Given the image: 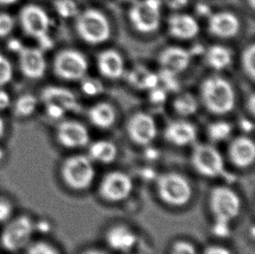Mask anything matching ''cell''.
<instances>
[{"mask_svg": "<svg viewBox=\"0 0 255 254\" xmlns=\"http://www.w3.org/2000/svg\"><path fill=\"white\" fill-rule=\"evenodd\" d=\"M36 231L34 221L28 215L12 217L0 234V246L10 253L24 251L31 243Z\"/></svg>", "mask_w": 255, "mask_h": 254, "instance_id": "3957f363", "label": "cell"}, {"mask_svg": "<svg viewBox=\"0 0 255 254\" xmlns=\"http://www.w3.org/2000/svg\"><path fill=\"white\" fill-rule=\"evenodd\" d=\"M99 72L105 78L117 79L124 73V59L115 50H106L100 52L97 59Z\"/></svg>", "mask_w": 255, "mask_h": 254, "instance_id": "7402d4cb", "label": "cell"}, {"mask_svg": "<svg viewBox=\"0 0 255 254\" xmlns=\"http://www.w3.org/2000/svg\"><path fill=\"white\" fill-rule=\"evenodd\" d=\"M172 107L176 114L182 117H189L196 114L199 104L193 94L185 93L176 97L175 100H173Z\"/></svg>", "mask_w": 255, "mask_h": 254, "instance_id": "83f0119b", "label": "cell"}, {"mask_svg": "<svg viewBox=\"0 0 255 254\" xmlns=\"http://www.w3.org/2000/svg\"><path fill=\"white\" fill-rule=\"evenodd\" d=\"M228 155L234 165L247 168L252 165L255 158V142L247 136H240L232 141Z\"/></svg>", "mask_w": 255, "mask_h": 254, "instance_id": "e0dca14e", "label": "cell"}, {"mask_svg": "<svg viewBox=\"0 0 255 254\" xmlns=\"http://www.w3.org/2000/svg\"><path fill=\"white\" fill-rule=\"evenodd\" d=\"M122 1H124V2H134L135 0H122Z\"/></svg>", "mask_w": 255, "mask_h": 254, "instance_id": "db71d44e", "label": "cell"}, {"mask_svg": "<svg viewBox=\"0 0 255 254\" xmlns=\"http://www.w3.org/2000/svg\"><path fill=\"white\" fill-rule=\"evenodd\" d=\"M13 78V68L7 57L0 53V87L8 85Z\"/></svg>", "mask_w": 255, "mask_h": 254, "instance_id": "d6a6232c", "label": "cell"}, {"mask_svg": "<svg viewBox=\"0 0 255 254\" xmlns=\"http://www.w3.org/2000/svg\"><path fill=\"white\" fill-rule=\"evenodd\" d=\"M88 70V62L83 53L66 49L59 52L53 60V71L59 79L77 81L84 79Z\"/></svg>", "mask_w": 255, "mask_h": 254, "instance_id": "30bf717a", "label": "cell"}, {"mask_svg": "<svg viewBox=\"0 0 255 254\" xmlns=\"http://www.w3.org/2000/svg\"><path fill=\"white\" fill-rule=\"evenodd\" d=\"M53 6L56 12L63 18L77 17L80 13L78 4L74 0H54Z\"/></svg>", "mask_w": 255, "mask_h": 254, "instance_id": "f546056e", "label": "cell"}, {"mask_svg": "<svg viewBox=\"0 0 255 254\" xmlns=\"http://www.w3.org/2000/svg\"><path fill=\"white\" fill-rule=\"evenodd\" d=\"M249 5L252 10H255V0H248Z\"/></svg>", "mask_w": 255, "mask_h": 254, "instance_id": "f5cc1de1", "label": "cell"}, {"mask_svg": "<svg viewBox=\"0 0 255 254\" xmlns=\"http://www.w3.org/2000/svg\"><path fill=\"white\" fill-rule=\"evenodd\" d=\"M233 59L231 50L221 45H212L206 52V61L211 68L221 71L230 65Z\"/></svg>", "mask_w": 255, "mask_h": 254, "instance_id": "484cf974", "label": "cell"}, {"mask_svg": "<svg viewBox=\"0 0 255 254\" xmlns=\"http://www.w3.org/2000/svg\"><path fill=\"white\" fill-rule=\"evenodd\" d=\"M232 131L231 125L226 121H216L207 127V135L214 142L227 140L231 136Z\"/></svg>", "mask_w": 255, "mask_h": 254, "instance_id": "f1b7e54d", "label": "cell"}, {"mask_svg": "<svg viewBox=\"0 0 255 254\" xmlns=\"http://www.w3.org/2000/svg\"><path fill=\"white\" fill-rule=\"evenodd\" d=\"M15 21L12 16L6 12H0V38H6L12 32Z\"/></svg>", "mask_w": 255, "mask_h": 254, "instance_id": "e575fe53", "label": "cell"}, {"mask_svg": "<svg viewBox=\"0 0 255 254\" xmlns=\"http://www.w3.org/2000/svg\"><path fill=\"white\" fill-rule=\"evenodd\" d=\"M247 109L249 111V114L252 116H255V96L254 93H252L249 97V100L247 101Z\"/></svg>", "mask_w": 255, "mask_h": 254, "instance_id": "bcb514c9", "label": "cell"}, {"mask_svg": "<svg viewBox=\"0 0 255 254\" xmlns=\"http://www.w3.org/2000/svg\"><path fill=\"white\" fill-rule=\"evenodd\" d=\"M191 162L198 173L207 178L220 177L225 172L223 157L212 144H196L192 151Z\"/></svg>", "mask_w": 255, "mask_h": 254, "instance_id": "9c48e42d", "label": "cell"}, {"mask_svg": "<svg viewBox=\"0 0 255 254\" xmlns=\"http://www.w3.org/2000/svg\"><path fill=\"white\" fill-rule=\"evenodd\" d=\"M75 26L80 38L90 45H100L110 38V23L97 9L89 8L78 14Z\"/></svg>", "mask_w": 255, "mask_h": 254, "instance_id": "5b68a950", "label": "cell"}, {"mask_svg": "<svg viewBox=\"0 0 255 254\" xmlns=\"http://www.w3.org/2000/svg\"><path fill=\"white\" fill-rule=\"evenodd\" d=\"M177 75L173 72L163 70L161 69L160 73H159V79L163 82L165 86V90H170V91H177L179 88V80L177 79Z\"/></svg>", "mask_w": 255, "mask_h": 254, "instance_id": "d590c367", "label": "cell"}, {"mask_svg": "<svg viewBox=\"0 0 255 254\" xmlns=\"http://www.w3.org/2000/svg\"><path fill=\"white\" fill-rule=\"evenodd\" d=\"M168 31L172 37L187 40L196 37L200 31V24L188 14H173L168 19Z\"/></svg>", "mask_w": 255, "mask_h": 254, "instance_id": "44dd1931", "label": "cell"}, {"mask_svg": "<svg viewBox=\"0 0 255 254\" xmlns=\"http://www.w3.org/2000/svg\"><path fill=\"white\" fill-rule=\"evenodd\" d=\"M11 105V100L9 93L5 90L0 87V111L8 109Z\"/></svg>", "mask_w": 255, "mask_h": 254, "instance_id": "b9f144b4", "label": "cell"}, {"mask_svg": "<svg viewBox=\"0 0 255 254\" xmlns=\"http://www.w3.org/2000/svg\"><path fill=\"white\" fill-rule=\"evenodd\" d=\"M2 156H3V151L0 150V158H2Z\"/></svg>", "mask_w": 255, "mask_h": 254, "instance_id": "11a10c76", "label": "cell"}, {"mask_svg": "<svg viewBox=\"0 0 255 254\" xmlns=\"http://www.w3.org/2000/svg\"><path fill=\"white\" fill-rule=\"evenodd\" d=\"M88 118L94 127L108 129L116 121V112L111 104L100 102L90 108Z\"/></svg>", "mask_w": 255, "mask_h": 254, "instance_id": "603a6c76", "label": "cell"}, {"mask_svg": "<svg viewBox=\"0 0 255 254\" xmlns=\"http://www.w3.org/2000/svg\"><path fill=\"white\" fill-rule=\"evenodd\" d=\"M127 130L128 136L135 144L148 145L157 136V125L151 115L137 113L129 119Z\"/></svg>", "mask_w": 255, "mask_h": 254, "instance_id": "7c38bea8", "label": "cell"}, {"mask_svg": "<svg viewBox=\"0 0 255 254\" xmlns=\"http://www.w3.org/2000/svg\"><path fill=\"white\" fill-rule=\"evenodd\" d=\"M166 6L172 10H179L187 5L189 0H164Z\"/></svg>", "mask_w": 255, "mask_h": 254, "instance_id": "ee69618b", "label": "cell"}, {"mask_svg": "<svg viewBox=\"0 0 255 254\" xmlns=\"http://www.w3.org/2000/svg\"><path fill=\"white\" fill-rule=\"evenodd\" d=\"M133 184L131 177L126 172L114 171L107 173L99 187L100 194L109 202H121L131 194Z\"/></svg>", "mask_w": 255, "mask_h": 254, "instance_id": "8fae6325", "label": "cell"}, {"mask_svg": "<svg viewBox=\"0 0 255 254\" xmlns=\"http://www.w3.org/2000/svg\"><path fill=\"white\" fill-rule=\"evenodd\" d=\"M240 127H241V129L246 131V132H251L254 130V128H255V126H254V123H253L252 121L247 120V119H243V120L241 121Z\"/></svg>", "mask_w": 255, "mask_h": 254, "instance_id": "f6af8a7d", "label": "cell"}, {"mask_svg": "<svg viewBox=\"0 0 255 254\" xmlns=\"http://www.w3.org/2000/svg\"><path fill=\"white\" fill-rule=\"evenodd\" d=\"M88 157L93 162L110 164L114 161L118 154L116 145L108 140H98L89 146Z\"/></svg>", "mask_w": 255, "mask_h": 254, "instance_id": "cb8c5ba5", "label": "cell"}, {"mask_svg": "<svg viewBox=\"0 0 255 254\" xmlns=\"http://www.w3.org/2000/svg\"><path fill=\"white\" fill-rule=\"evenodd\" d=\"M106 241L107 245L114 251L127 253L131 251L136 246L138 236L130 227L124 225H117L107 231Z\"/></svg>", "mask_w": 255, "mask_h": 254, "instance_id": "ffe728a7", "label": "cell"}, {"mask_svg": "<svg viewBox=\"0 0 255 254\" xmlns=\"http://www.w3.org/2000/svg\"><path fill=\"white\" fill-rule=\"evenodd\" d=\"M82 254H106L103 252L100 251V250H89V251L85 252Z\"/></svg>", "mask_w": 255, "mask_h": 254, "instance_id": "816d5d0a", "label": "cell"}, {"mask_svg": "<svg viewBox=\"0 0 255 254\" xmlns=\"http://www.w3.org/2000/svg\"><path fill=\"white\" fill-rule=\"evenodd\" d=\"M213 232H214V235L217 237H228L230 232H231V223L214 220Z\"/></svg>", "mask_w": 255, "mask_h": 254, "instance_id": "f35d334b", "label": "cell"}, {"mask_svg": "<svg viewBox=\"0 0 255 254\" xmlns=\"http://www.w3.org/2000/svg\"><path fill=\"white\" fill-rule=\"evenodd\" d=\"M164 137L173 145L186 146L196 140V127L187 121H173L166 127Z\"/></svg>", "mask_w": 255, "mask_h": 254, "instance_id": "ac0fdd59", "label": "cell"}, {"mask_svg": "<svg viewBox=\"0 0 255 254\" xmlns=\"http://www.w3.org/2000/svg\"><path fill=\"white\" fill-rule=\"evenodd\" d=\"M202 254H232L231 251L225 247L222 246H218V245H213L207 247L204 250Z\"/></svg>", "mask_w": 255, "mask_h": 254, "instance_id": "7bdbcfd3", "label": "cell"}, {"mask_svg": "<svg viewBox=\"0 0 255 254\" xmlns=\"http://www.w3.org/2000/svg\"><path fill=\"white\" fill-rule=\"evenodd\" d=\"M209 206L214 220L231 223L242 210V199L234 190L220 186L211 191Z\"/></svg>", "mask_w": 255, "mask_h": 254, "instance_id": "ba28073f", "label": "cell"}, {"mask_svg": "<svg viewBox=\"0 0 255 254\" xmlns=\"http://www.w3.org/2000/svg\"><path fill=\"white\" fill-rule=\"evenodd\" d=\"M149 100L154 105H159L166 101V90L164 88H159L156 86L152 89L149 90Z\"/></svg>", "mask_w": 255, "mask_h": 254, "instance_id": "ab89813d", "label": "cell"}, {"mask_svg": "<svg viewBox=\"0 0 255 254\" xmlns=\"http://www.w3.org/2000/svg\"><path fill=\"white\" fill-rule=\"evenodd\" d=\"M45 113L52 120H60L66 115V111L54 104H45Z\"/></svg>", "mask_w": 255, "mask_h": 254, "instance_id": "60d3db41", "label": "cell"}, {"mask_svg": "<svg viewBox=\"0 0 255 254\" xmlns=\"http://www.w3.org/2000/svg\"><path fill=\"white\" fill-rule=\"evenodd\" d=\"M23 254H60L59 250L47 241L31 242L24 250Z\"/></svg>", "mask_w": 255, "mask_h": 254, "instance_id": "1f68e13d", "label": "cell"}, {"mask_svg": "<svg viewBox=\"0 0 255 254\" xmlns=\"http://www.w3.org/2000/svg\"><path fill=\"white\" fill-rule=\"evenodd\" d=\"M81 89L85 94L88 96H94L102 91L100 83L93 79H86L81 85Z\"/></svg>", "mask_w": 255, "mask_h": 254, "instance_id": "74e56055", "label": "cell"}, {"mask_svg": "<svg viewBox=\"0 0 255 254\" xmlns=\"http://www.w3.org/2000/svg\"><path fill=\"white\" fill-rule=\"evenodd\" d=\"M19 0H0V6H7L17 3Z\"/></svg>", "mask_w": 255, "mask_h": 254, "instance_id": "f907efd6", "label": "cell"}, {"mask_svg": "<svg viewBox=\"0 0 255 254\" xmlns=\"http://www.w3.org/2000/svg\"><path fill=\"white\" fill-rule=\"evenodd\" d=\"M161 0H135L129 10L131 25L141 33L157 31L161 21Z\"/></svg>", "mask_w": 255, "mask_h": 254, "instance_id": "52a82bcc", "label": "cell"}, {"mask_svg": "<svg viewBox=\"0 0 255 254\" xmlns=\"http://www.w3.org/2000/svg\"><path fill=\"white\" fill-rule=\"evenodd\" d=\"M170 254H198V252L192 243L180 241H177L173 244Z\"/></svg>", "mask_w": 255, "mask_h": 254, "instance_id": "8d00e7d4", "label": "cell"}, {"mask_svg": "<svg viewBox=\"0 0 255 254\" xmlns=\"http://www.w3.org/2000/svg\"><path fill=\"white\" fill-rule=\"evenodd\" d=\"M4 134H5V125H4L3 119L0 117V142L4 137Z\"/></svg>", "mask_w": 255, "mask_h": 254, "instance_id": "681fc988", "label": "cell"}, {"mask_svg": "<svg viewBox=\"0 0 255 254\" xmlns=\"http://www.w3.org/2000/svg\"><path fill=\"white\" fill-rule=\"evenodd\" d=\"M192 54L182 47L171 46L163 50L159 54V62L161 69L179 74L184 72L191 62Z\"/></svg>", "mask_w": 255, "mask_h": 254, "instance_id": "d6986e66", "label": "cell"}, {"mask_svg": "<svg viewBox=\"0 0 255 254\" xmlns=\"http://www.w3.org/2000/svg\"><path fill=\"white\" fill-rule=\"evenodd\" d=\"M204 106L212 114L224 115L235 105V90L227 79L214 76L205 79L200 87Z\"/></svg>", "mask_w": 255, "mask_h": 254, "instance_id": "6da1fadb", "label": "cell"}, {"mask_svg": "<svg viewBox=\"0 0 255 254\" xmlns=\"http://www.w3.org/2000/svg\"><path fill=\"white\" fill-rule=\"evenodd\" d=\"M38 107V98L31 93H24L15 100L13 113L17 117L26 119L36 113Z\"/></svg>", "mask_w": 255, "mask_h": 254, "instance_id": "4316f807", "label": "cell"}, {"mask_svg": "<svg viewBox=\"0 0 255 254\" xmlns=\"http://www.w3.org/2000/svg\"><path fill=\"white\" fill-rule=\"evenodd\" d=\"M13 215V203L5 197L0 196V224L6 223Z\"/></svg>", "mask_w": 255, "mask_h": 254, "instance_id": "836d02e7", "label": "cell"}, {"mask_svg": "<svg viewBox=\"0 0 255 254\" xmlns=\"http://www.w3.org/2000/svg\"><path fill=\"white\" fill-rule=\"evenodd\" d=\"M197 11L201 16H207V14L210 13V9L207 4H198L197 5Z\"/></svg>", "mask_w": 255, "mask_h": 254, "instance_id": "7dc6e473", "label": "cell"}, {"mask_svg": "<svg viewBox=\"0 0 255 254\" xmlns=\"http://www.w3.org/2000/svg\"><path fill=\"white\" fill-rule=\"evenodd\" d=\"M59 144L67 149L84 147L89 143V131L78 121H65L59 123L56 130Z\"/></svg>", "mask_w": 255, "mask_h": 254, "instance_id": "5bb4252c", "label": "cell"}, {"mask_svg": "<svg viewBox=\"0 0 255 254\" xmlns=\"http://www.w3.org/2000/svg\"><path fill=\"white\" fill-rule=\"evenodd\" d=\"M242 67L246 75L251 80H255V45L251 44L246 47L242 52Z\"/></svg>", "mask_w": 255, "mask_h": 254, "instance_id": "4dcf8cb0", "label": "cell"}, {"mask_svg": "<svg viewBox=\"0 0 255 254\" xmlns=\"http://www.w3.org/2000/svg\"><path fill=\"white\" fill-rule=\"evenodd\" d=\"M128 81L138 89L151 90L158 86L159 76L144 66H136L129 72Z\"/></svg>", "mask_w": 255, "mask_h": 254, "instance_id": "d4e9b609", "label": "cell"}, {"mask_svg": "<svg viewBox=\"0 0 255 254\" xmlns=\"http://www.w3.org/2000/svg\"><path fill=\"white\" fill-rule=\"evenodd\" d=\"M157 192L163 202L174 207L186 206L193 196L188 179L177 172H166L156 181Z\"/></svg>", "mask_w": 255, "mask_h": 254, "instance_id": "8992f818", "label": "cell"}, {"mask_svg": "<svg viewBox=\"0 0 255 254\" xmlns=\"http://www.w3.org/2000/svg\"><path fill=\"white\" fill-rule=\"evenodd\" d=\"M60 176L66 186L75 191L86 190L95 178L93 161L86 155H73L66 158L60 168Z\"/></svg>", "mask_w": 255, "mask_h": 254, "instance_id": "277c9868", "label": "cell"}, {"mask_svg": "<svg viewBox=\"0 0 255 254\" xmlns=\"http://www.w3.org/2000/svg\"><path fill=\"white\" fill-rule=\"evenodd\" d=\"M44 52L39 47L22 46L17 52L19 68L25 78L37 80L44 77L47 67Z\"/></svg>", "mask_w": 255, "mask_h": 254, "instance_id": "4fadbf2b", "label": "cell"}, {"mask_svg": "<svg viewBox=\"0 0 255 254\" xmlns=\"http://www.w3.org/2000/svg\"><path fill=\"white\" fill-rule=\"evenodd\" d=\"M208 30L211 34L217 38H234L241 30V22L235 14L230 11H220L211 14Z\"/></svg>", "mask_w": 255, "mask_h": 254, "instance_id": "9a60e30c", "label": "cell"}, {"mask_svg": "<svg viewBox=\"0 0 255 254\" xmlns=\"http://www.w3.org/2000/svg\"><path fill=\"white\" fill-rule=\"evenodd\" d=\"M22 46H23V45L18 40H10V43H9V49L14 52H18Z\"/></svg>", "mask_w": 255, "mask_h": 254, "instance_id": "c3c4849f", "label": "cell"}, {"mask_svg": "<svg viewBox=\"0 0 255 254\" xmlns=\"http://www.w3.org/2000/svg\"><path fill=\"white\" fill-rule=\"evenodd\" d=\"M41 100L44 105L54 104L62 107L66 113H79L81 110V107L75 94L62 86H50L45 87L42 91Z\"/></svg>", "mask_w": 255, "mask_h": 254, "instance_id": "2e32d148", "label": "cell"}, {"mask_svg": "<svg viewBox=\"0 0 255 254\" xmlns=\"http://www.w3.org/2000/svg\"><path fill=\"white\" fill-rule=\"evenodd\" d=\"M19 23L24 33L38 41L39 48L43 51L52 48V19L44 8L33 3L24 5L19 11Z\"/></svg>", "mask_w": 255, "mask_h": 254, "instance_id": "7a4b0ae2", "label": "cell"}]
</instances>
